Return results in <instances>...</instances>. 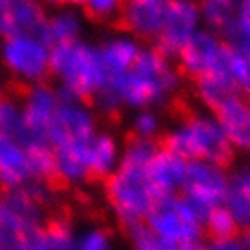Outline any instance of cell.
Here are the masks:
<instances>
[{
	"label": "cell",
	"instance_id": "cell-3",
	"mask_svg": "<svg viewBox=\"0 0 250 250\" xmlns=\"http://www.w3.org/2000/svg\"><path fill=\"white\" fill-rule=\"evenodd\" d=\"M146 217L163 247L195 249L201 245V223L195 219L179 195H167L157 199Z\"/></svg>",
	"mask_w": 250,
	"mask_h": 250
},
{
	"label": "cell",
	"instance_id": "cell-2",
	"mask_svg": "<svg viewBox=\"0 0 250 250\" xmlns=\"http://www.w3.org/2000/svg\"><path fill=\"white\" fill-rule=\"evenodd\" d=\"M48 66L51 75L62 77L66 86L75 91L83 104H95V91L108 77L101 53L75 41L62 42L51 46Z\"/></svg>",
	"mask_w": 250,
	"mask_h": 250
},
{
	"label": "cell",
	"instance_id": "cell-20",
	"mask_svg": "<svg viewBox=\"0 0 250 250\" xmlns=\"http://www.w3.org/2000/svg\"><path fill=\"white\" fill-rule=\"evenodd\" d=\"M90 141L55 148L57 167L70 181L84 179L88 168V155H90Z\"/></svg>",
	"mask_w": 250,
	"mask_h": 250
},
{
	"label": "cell",
	"instance_id": "cell-19",
	"mask_svg": "<svg viewBox=\"0 0 250 250\" xmlns=\"http://www.w3.org/2000/svg\"><path fill=\"white\" fill-rule=\"evenodd\" d=\"M159 150L161 148L155 137L139 135L133 130H130L126 133V153L123 163H121V168L132 170V172H145L146 165Z\"/></svg>",
	"mask_w": 250,
	"mask_h": 250
},
{
	"label": "cell",
	"instance_id": "cell-8",
	"mask_svg": "<svg viewBox=\"0 0 250 250\" xmlns=\"http://www.w3.org/2000/svg\"><path fill=\"white\" fill-rule=\"evenodd\" d=\"M4 62L9 70L22 73L35 83H48L51 71L48 66L46 46L29 37H11L4 46Z\"/></svg>",
	"mask_w": 250,
	"mask_h": 250
},
{
	"label": "cell",
	"instance_id": "cell-5",
	"mask_svg": "<svg viewBox=\"0 0 250 250\" xmlns=\"http://www.w3.org/2000/svg\"><path fill=\"white\" fill-rule=\"evenodd\" d=\"M170 0H123V9L111 28L132 33L141 41L159 37Z\"/></svg>",
	"mask_w": 250,
	"mask_h": 250
},
{
	"label": "cell",
	"instance_id": "cell-30",
	"mask_svg": "<svg viewBox=\"0 0 250 250\" xmlns=\"http://www.w3.org/2000/svg\"><path fill=\"white\" fill-rule=\"evenodd\" d=\"M66 4H84V0H66Z\"/></svg>",
	"mask_w": 250,
	"mask_h": 250
},
{
	"label": "cell",
	"instance_id": "cell-14",
	"mask_svg": "<svg viewBox=\"0 0 250 250\" xmlns=\"http://www.w3.org/2000/svg\"><path fill=\"white\" fill-rule=\"evenodd\" d=\"M29 177L26 153L9 135L0 133V188H19Z\"/></svg>",
	"mask_w": 250,
	"mask_h": 250
},
{
	"label": "cell",
	"instance_id": "cell-23",
	"mask_svg": "<svg viewBox=\"0 0 250 250\" xmlns=\"http://www.w3.org/2000/svg\"><path fill=\"white\" fill-rule=\"evenodd\" d=\"M48 29L53 46L62 44V42H73L77 41V35H79V22H77L75 15L64 13L48 22Z\"/></svg>",
	"mask_w": 250,
	"mask_h": 250
},
{
	"label": "cell",
	"instance_id": "cell-15",
	"mask_svg": "<svg viewBox=\"0 0 250 250\" xmlns=\"http://www.w3.org/2000/svg\"><path fill=\"white\" fill-rule=\"evenodd\" d=\"M194 88L197 97L201 99L210 110L214 111L217 106H221L225 101L234 97H247L241 90V86L236 83L232 75H217V73H207L194 81Z\"/></svg>",
	"mask_w": 250,
	"mask_h": 250
},
{
	"label": "cell",
	"instance_id": "cell-6",
	"mask_svg": "<svg viewBox=\"0 0 250 250\" xmlns=\"http://www.w3.org/2000/svg\"><path fill=\"white\" fill-rule=\"evenodd\" d=\"M199 21V6L192 0H170L168 13L159 37L155 39V49L165 57L177 55L185 42L194 35Z\"/></svg>",
	"mask_w": 250,
	"mask_h": 250
},
{
	"label": "cell",
	"instance_id": "cell-26",
	"mask_svg": "<svg viewBox=\"0 0 250 250\" xmlns=\"http://www.w3.org/2000/svg\"><path fill=\"white\" fill-rule=\"evenodd\" d=\"M9 31V6L0 4V33L6 37Z\"/></svg>",
	"mask_w": 250,
	"mask_h": 250
},
{
	"label": "cell",
	"instance_id": "cell-27",
	"mask_svg": "<svg viewBox=\"0 0 250 250\" xmlns=\"http://www.w3.org/2000/svg\"><path fill=\"white\" fill-rule=\"evenodd\" d=\"M207 2H212L215 6H221V7H227L230 11H236V7L241 4V0H207Z\"/></svg>",
	"mask_w": 250,
	"mask_h": 250
},
{
	"label": "cell",
	"instance_id": "cell-4",
	"mask_svg": "<svg viewBox=\"0 0 250 250\" xmlns=\"http://www.w3.org/2000/svg\"><path fill=\"white\" fill-rule=\"evenodd\" d=\"M106 199L117 214L121 229L141 219H146L157 197L153 194L145 172H132L119 168L103 181Z\"/></svg>",
	"mask_w": 250,
	"mask_h": 250
},
{
	"label": "cell",
	"instance_id": "cell-25",
	"mask_svg": "<svg viewBox=\"0 0 250 250\" xmlns=\"http://www.w3.org/2000/svg\"><path fill=\"white\" fill-rule=\"evenodd\" d=\"M108 245V230L97 229L83 239V249H104Z\"/></svg>",
	"mask_w": 250,
	"mask_h": 250
},
{
	"label": "cell",
	"instance_id": "cell-17",
	"mask_svg": "<svg viewBox=\"0 0 250 250\" xmlns=\"http://www.w3.org/2000/svg\"><path fill=\"white\" fill-rule=\"evenodd\" d=\"M241 236V227L237 225L234 215L230 214L229 208L221 207H212L205 219V229H203V237L210 241L212 245L221 247L225 243L236 241Z\"/></svg>",
	"mask_w": 250,
	"mask_h": 250
},
{
	"label": "cell",
	"instance_id": "cell-10",
	"mask_svg": "<svg viewBox=\"0 0 250 250\" xmlns=\"http://www.w3.org/2000/svg\"><path fill=\"white\" fill-rule=\"evenodd\" d=\"M49 141L59 146L86 143L93 137V121L86 111L73 108L71 104L57 106L48 125Z\"/></svg>",
	"mask_w": 250,
	"mask_h": 250
},
{
	"label": "cell",
	"instance_id": "cell-13",
	"mask_svg": "<svg viewBox=\"0 0 250 250\" xmlns=\"http://www.w3.org/2000/svg\"><path fill=\"white\" fill-rule=\"evenodd\" d=\"M219 126L227 133L232 145L250 150V106L243 97L225 101L214 110Z\"/></svg>",
	"mask_w": 250,
	"mask_h": 250
},
{
	"label": "cell",
	"instance_id": "cell-12",
	"mask_svg": "<svg viewBox=\"0 0 250 250\" xmlns=\"http://www.w3.org/2000/svg\"><path fill=\"white\" fill-rule=\"evenodd\" d=\"M185 174V161L170 152L159 150L146 165L145 175L157 199L172 195L181 187Z\"/></svg>",
	"mask_w": 250,
	"mask_h": 250
},
{
	"label": "cell",
	"instance_id": "cell-24",
	"mask_svg": "<svg viewBox=\"0 0 250 250\" xmlns=\"http://www.w3.org/2000/svg\"><path fill=\"white\" fill-rule=\"evenodd\" d=\"M133 132L139 135H146V137H153V133L157 132V119L153 117L152 113H143L135 121Z\"/></svg>",
	"mask_w": 250,
	"mask_h": 250
},
{
	"label": "cell",
	"instance_id": "cell-29",
	"mask_svg": "<svg viewBox=\"0 0 250 250\" xmlns=\"http://www.w3.org/2000/svg\"><path fill=\"white\" fill-rule=\"evenodd\" d=\"M49 4H55V6H66V0H48Z\"/></svg>",
	"mask_w": 250,
	"mask_h": 250
},
{
	"label": "cell",
	"instance_id": "cell-7",
	"mask_svg": "<svg viewBox=\"0 0 250 250\" xmlns=\"http://www.w3.org/2000/svg\"><path fill=\"white\" fill-rule=\"evenodd\" d=\"M181 194L208 207H215L225 199L227 177L223 175L221 168L207 161H187L181 181Z\"/></svg>",
	"mask_w": 250,
	"mask_h": 250
},
{
	"label": "cell",
	"instance_id": "cell-22",
	"mask_svg": "<svg viewBox=\"0 0 250 250\" xmlns=\"http://www.w3.org/2000/svg\"><path fill=\"white\" fill-rule=\"evenodd\" d=\"M84 15L93 24H110L119 19L123 0H84Z\"/></svg>",
	"mask_w": 250,
	"mask_h": 250
},
{
	"label": "cell",
	"instance_id": "cell-31",
	"mask_svg": "<svg viewBox=\"0 0 250 250\" xmlns=\"http://www.w3.org/2000/svg\"><path fill=\"white\" fill-rule=\"evenodd\" d=\"M247 103H249V106H250V95H249V97H247Z\"/></svg>",
	"mask_w": 250,
	"mask_h": 250
},
{
	"label": "cell",
	"instance_id": "cell-1",
	"mask_svg": "<svg viewBox=\"0 0 250 250\" xmlns=\"http://www.w3.org/2000/svg\"><path fill=\"white\" fill-rule=\"evenodd\" d=\"M155 139L161 150L183 161H207L221 170H229L236 159L234 146L221 126L199 113L185 123L181 130L163 133Z\"/></svg>",
	"mask_w": 250,
	"mask_h": 250
},
{
	"label": "cell",
	"instance_id": "cell-18",
	"mask_svg": "<svg viewBox=\"0 0 250 250\" xmlns=\"http://www.w3.org/2000/svg\"><path fill=\"white\" fill-rule=\"evenodd\" d=\"M115 161V143L110 135H99L95 141H90V155L84 181L90 185L103 183L110 174V168Z\"/></svg>",
	"mask_w": 250,
	"mask_h": 250
},
{
	"label": "cell",
	"instance_id": "cell-21",
	"mask_svg": "<svg viewBox=\"0 0 250 250\" xmlns=\"http://www.w3.org/2000/svg\"><path fill=\"white\" fill-rule=\"evenodd\" d=\"M137 55V49L132 42L126 41H115L106 44L103 51H101V57L104 61L106 71L108 75L110 73H121V71H126L130 66H132L133 59Z\"/></svg>",
	"mask_w": 250,
	"mask_h": 250
},
{
	"label": "cell",
	"instance_id": "cell-28",
	"mask_svg": "<svg viewBox=\"0 0 250 250\" xmlns=\"http://www.w3.org/2000/svg\"><path fill=\"white\" fill-rule=\"evenodd\" d=\"M243 239H245V243L250 247V227L249 229H243Z\"/></svg>",
	"mask_w": 250,
	"mask_h": 250
},
{
	"label": "cell",
	"instance_id": "cell-9",
	"mask_svg": "<svg viewBox=\"0 0 250 250\" xmlns=\"http://www.w3.org/2000/svg\"><path fill=\"white\" fill-rule=\"evenodd\" d=\"M221 51V41H217L210 33H195L185 42L179 49V73L190 83L197 81L205 73L212 71L215 61Z\"/></svg>",
	"mask_w": 250,
	"mask_h": 250
},
{
	"label": "cell",
	"instance_id": "cell-11",
	"mask_svg": "<svg viewBox=\"0 0 250 250\" xmlns=\"http://www.w3.org/2000/svg\"><path fill=\"white\" fill-rule=\"evenodd\" d=\"M6 37H29L46 48L53 46L44 11L33 0H17L9 6V31Z\"/></svg>",
	"mask_w": 250,
	"mask_h": 250
},
{
	"label": "cell",
	"instance_id": "cell-16",
	"mask_svg": "<svg viewBox=\"0 0 250 250\" xmlns=\"http://www.w3.org/2000/svg\"><path fill=\"white\" fill-rule=\"evenodd\" d=\"M225 201L241 229L250 227V170H241L227 183Z\"/></svg>",
	"mask_w": 250,
	"mask_h": 250
}]
</instances>
